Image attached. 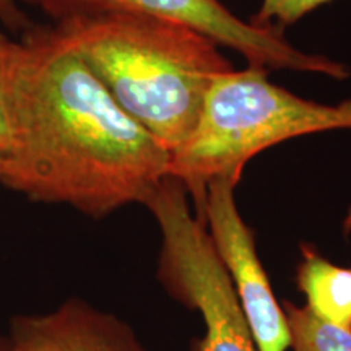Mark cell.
Here are the masks:
<instances>
[{
	"mask_svg": "<svg viewBox=\"0 0 351 351\" xmlns=\"http://www.w3.org/2000/svg\"><path fill=\"white\" fill-rule=\"evenodd\" d=\"M21 46L13 138L0 184L93 218L143 205L168 176L171 153L114 101L52 26H29Z\"/></svg>",
	"mask_w": 351,
	"mask_h": 351,
	"instance_id": "obj_1",
	"label": "cell"
},
{
	"mask_svg": "<svg viewBox=\"0 0 351 351\" xmlns=\"http://www.w3.org/2000/svg\"><path fill=\"white\" fill-rule=\"evenodd\" d=\"M52 28L169 153L195 130L213 82L232 70L217 41L176 20L103 15L64 20Z\"/></svg>",
	"mask_w": 351,
	"mask_h": 351,
	"instance_id": "obj_2",
	"label": "cell"
},
{
	"mask_svg": "<svg viewBox=\"0 0 351 351\" xmlns=\"http://www.w3.org/2000/svg\"><path fill=\"white\" fill-rule=\"evenodd\" d=\"M339 129H351V101L315 103L274 85L269 70L232 69L213 82L195 130L171 153L168 176L182 181L199 205L212 179L239 182L245 163L267 148Z\"/></svg>",
	"mask_w": 351,
	"mask_h": 351,
	"instance_id": "obj_3",
	"label": "cell"
},
{
	"mask_svg": "<svg viewBox=\"0 0 351 351\" xmlns=\"http://www.w3.org/2000/svg\"><path fill=\"white\" fill-rule=\"evenodd\" d=\"M182 181L166 176L145 202L161 232L158 280L189 309L199 311L205 335L195 351H257L230 275L204 219L189 205Z\"/></svg>",
	"mask_w": 351,
	"mask_h": 351,
	"instance_id": "obj_4",
	"label": "cell"
},
{
	"mask_svg": "<svg viewBox=\"0 0 351 351\" xmlns=\"http://www.w3.org/2000/svg\"><path fill=\"white\" fill-rule=\"evenodd\" d=\"M39 8L52 23L103 15H147L186 23L219 46L239 52L249 65L265 70L320 73L337 80L348 77L345 64L293 46L278 26H258L238 19L219 0H21Z\"/></svg>",
	"mask_w": 351,
	"mask_h": 351,
	"instance_id": "obj_5",
	"label": "cell"
},
{
	"mask_svg": "<svg viewBox=\"0 0 351 351\" xmlns=\"http://www.w3.org/2000/svg\"><path fill=\"white\" fill-rule=\"evenodd\" d=\"M236 186L238 181L231 178L212 179L197 205V217L208 226V236L230 275L257 351H287L291 343L287 315L271 291L251 228L241 217Z\"/></svg>",
	"mask_w": 351,
	"mask_h": 351,
	"instance_id": "obj_6",
	"label": "cell"
},
{
	"mask_svg": "<svg viewBox=\"0 0 351 351\" xmlns=\"http://www.w3.org/2000/svg\"><path fill=\"white\" fill-rule=\"evenodd\" d=\"M8 341L12 351H147L129 324L80 298L49 313L15 315Z\"/></svg>",
	"mask_w": 351,
	"mask_h": 351,
	"instance_id": "obj_7",
	"label": "cell"
},
{
	"mask_svg": "<svg viewBox=\"0 0 351 351\" xmlns=\"http://www.w3.org/2000/svg\"><path fill=\"white\" fill-rule=\"evenodd\" d=\"M301 254L296 283L306 307L324 322L351 330V269L328 262L309 245Z\"/></svg>",
	"mask_w": 351,
	"mask_h": 351,
	"instance_id": "obj_8",
	"label": "cell"
},
{
	"mask_svg": "<svg viewBox=\"0 0 351 351\" xmlns=\"http://www.w3.org/2000/svg\"><path fill=\"white\" fill-rule=\"evenodd\" d=\"M293 351H351V330L324 322L307 307L283 302Z\"/></svg>",
	"mask_w": 351,
	"mask_h": 351,
	"instance_id": "obj_9",
	"label": "cell"
},
{
	"mask_svg": "<svg viewBox=\"0 0 351 351\" xmlns=\"http://www.w3.org/2000/svg\"><path fill=\"white\" fill-rule=\"evenodd\" d=\"M23 46L0 28V150L8 152L13 138L16 86H19Z\"/></svg>",
	"mask_w": 351,
	"mask_h": 351,
	"instance_id": "obj_10",
	"label": "cell"
},
{
	"mask_svg": "<svg viewBox=\"0 0 351 351\" xmlns=\"http://www.w3.org/2000/svg\"><path fill=\"white\" fill-rule=\"evenodd\" d=\"M332 2L337 0H262V5L251 23L258 26L271 25L285 29L317 10L319 7Z\"/></svg>",
	"mask_w": 351,
	"mask_h": 351,
	"instance_id": "obj_11",
	"label": "cell"
},
{
	"mask_svg": "<svg viewBox=\"0 0 351 351\" xmlns=\"http://www.w3.org/2000/svg\"><path fill=\"white\" fill-rule=\"evenodd\" d=\"M0 23L13 32H26L32 26L19 0H0Z\"/></svg>",
	"mask_w": 351,
	"mask_h": 351,
	"instance_id": "obj_12",
	"label": "cell"
},
{
	"mask_svg": "<svg viewBox=\"0 0 351 351\" xmlns=\"http://www.w3.org/2000/svg\"><path fill=\"white\" fill-rule=\"evenodd\" d=\"M341 226H343L345 234H350V232H351V207L348 208V212H346L345 218H343V223H341Z\"/></svg>",
	"mask_w": 351,
	"mask_h": 351,
	"instance_id": "obj_13",
	"label": "cell"
},
{
	"mask_svg": "<svg viewBox=\"0 0 351 351\" xmlns=\"http://www.w3.org/2000/svg\"><path fill=\"white\" fill-rule=\"evenodd\" d=\"M0 351H12L8 337H0Z\"/></svg>",
	"mask_w": 351,
	"mask_h": 351,
	"instance_id": "obj_14",
	"label": "cell"
},
{
	"mask_svg": "<svg viewBox=\"0 0 351 351\" xmlns=\"http://www.w3.org/2000/svg\"><path fill=\"white\" fill-rule=\"evenodd\" d=\"M3 156H5V155H3V152H2V150H0V174H2V166H3Z\"/></svg>",
	"mask_w": 351,
	"mask_h": 351,
	"instance_id": "obj_15",
	"label": "cell"
}]
</instances>
